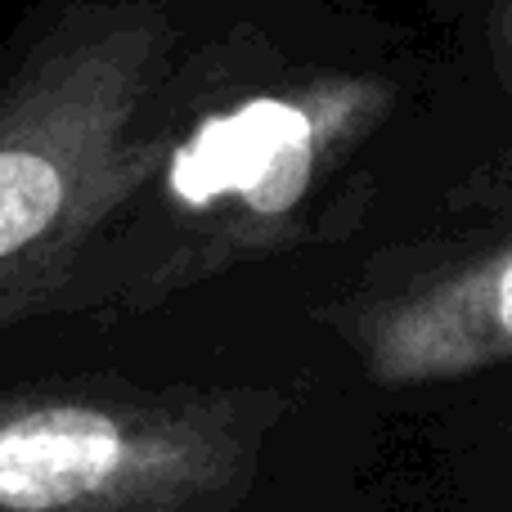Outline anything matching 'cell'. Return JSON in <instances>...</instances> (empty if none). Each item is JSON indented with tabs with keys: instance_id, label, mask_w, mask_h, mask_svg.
<instances>
[{
	"instance_id": "1",
	"label": "cell",
	"mask_w": 512,
	"mask_h": 512,
	"mask_svg": "<svg viewBox=\"0 0 512 512\" xmlns=\"http://www.w3.org/2000/svg\"><path fill=\"white\" fill-rule=\"evenodd\" d=\"M265 283L0 324V512H297L315 382Z\"/></svg>"
},
{
	"instance_id": "2",
	"label": "cell",
	"mask_w": 512,
	"mask_h": 512,
	"mask_svg": "<svg viewBox=\"0 0 512 512\" xmlns=\"http://www.w3.org/2000/svg\"><path fill=\"white\" fill-rule=\"evenodd\" d=\"M391 86L216 27L144 171L72 248L45 315H126L346 248L373 212Z\"/></svg>"
},
{
	"instance_id": "3",
	"label": "cell",
	"mask_w": 512,
	"mask_h": 512,
	"mask_svg": "<svg viewBox=\"0 0 512 512\" xmlns=\"http://www.w3.org/2000/svg\"><path fill=\"white\" fill-rule=\"evenodd\" d=\"M194 0H41L0 50V324L50 310L216 36Z\"/></svg>"
},
{
	"instance_id": "4",
	"label": "cell",
	"mask_w": 512,
	"mask_h": 512,
	"mask_svg": "<svg viewBox=\"0 0 512 512\" xmlns=\"http://www.w3.org/2000/svg\"><path fill=\"white\" fill-rule=\"evenodd\" d=\"M297 310L378 391L459 382L512 360V234L459 256L378 252Z\"/></svg>"
},
{
	"instance_id": "5",
	"label": "cell",
	"mask_w": 512,
	"mask_h": 512,
	"mask_svg": "<svg viewBox=\"0 0 512 512\" xmlns=\"http://www.w3.org/2000/svg\"><path fill=\"white\" fill-rule=\"evenodd\" d=\"M504 41H508V54H512V0H508V14H504Z\"/></svg>"
}]
</instances>
